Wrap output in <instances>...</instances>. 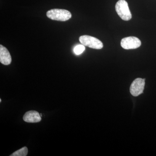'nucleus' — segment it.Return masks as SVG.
I'll list each match as a JSON object with an SVG mask.
<instances>
[{
    "mask_svg": "<svg viewBox=\"0 0 156 156\" xmlns=\"http://www.w3.org/2000/svg\"><path fill=\"white\" fill-rule=\"evenodd\" d=\"M23 121L28 123H37L41 122V118L38 112L30 111L25 113L23 117Z\"/></svg>",
    "mask_w": 156,
    "mask_h": 156,
    "instance_id": "6",
    "label": "nucleus"
},
{
    "mask_svg": "<svg viewBox=\"0 0 156 156\" xmlns=\"http://www.w3.org/2000/svg\"><path fill=\"white\" fill-rule=\"evenodd\" d=\"M1 101H2V99H0V102H1Z\"/></svg>",
    "mask_w": 156,
    "mask_h": 156,
    "instance_id": "10",
    "label": "nucleus"
},
{
    "mask_svg": "<svg viewBox=\"0 0 156 156\" xmlns=\"http://www.w3.org/2000/svg\"><path fill=\"white\" fill-rule=\"evenodd\" d=\"M47 16L53 20L65 21L71 18L72 14L69 11L65 9H53L47 12Z\"/></svg>",
    "mask_w": 156,
    "mask_h": 156,
    "instance_id": "1",
    "label": "nucleus"
},
{
    "mask_svg": "<svg viewBox=\"0 0 156 156\" xmlns=\"http://www.w3.org/2000/svg\"><path fill=\"white\" fill-rule=\"evenodd\" d=\"M79 41L84 46L92 49L99 50L103 47V44L100 40L90 36H82L79 38Z\"/></svg>",
    "mask_w": 156,
    "mask_h": 156,
    "instance_id": "3",
    "label": "nucleus"
},
{
    "mask_svg": "<svg viewBox=\"0 0 156 156\" xmlns=\"http://www.w3.org/2000/svg\"><path fill=\"white\" fill-rule=\"evenodd\" d=\"M28 153V149L26 147H24L14 152L10 155V156H26Z\"/></svg>",
    "mask_w": 156,
    "mask_h": 156,
    "instance_id": "8",
    "label": "nucleus"
},
{
    "mask_svg": "<svg viewBox=\"0 0 156 156\" xmlns=\"http://www.w3.org/2000/svg\"><path fill=\"white\" fill-rule=\"evenodd\" d=\"M115 10L119 16L123 20L128 21L132 18V15L125 0H119L115 5Z\"/></svg>",
    "mask_w": 156,
    "mask_h": 156,
    "instance_id": "2",
    "label": "nucleus"
},
{
    "mask_svg": "<svg viewBox=\"0 0 156 156\" xmlns=\"http://www.w3.org/2000/svg\"><path fill=\"white\" fill-rule=\"evenodd\" d=\"M85 50V46L83 45H79L76 46L74 49V51L76 55H80Z\"/></svg>",
    "mask_w": 156,
    "mask_h": 156,
    "instance_id": "9",
    "label": "nucleus"
},
{
    "mask_svg": "<svg viewBox=\"0 0 156 156\" xmlns=\"http://www.w3.org/2000/svg\"><path fill=\"white\" fill-rule=\"evenodd\" d=\"M12 58L8 49L2 45H0V62L5 65L11 64Z\"/></svg>",
    "mask_w": 156,
    "mask_h": 156,
    "instance_id": "7",
    "label": "nucleus"
},
{
    "mask_svg": "<svg viewBox=\"0 0 156 156\" xmlns=\"http://www.w3.org/2000/svg\"><path fill=\"white\" fill-rule=\"evenodd\" d=\"M122 48L126 50L135 49L139 48L141 45L139 39L135 37H129L122 39L121 42Z\"/></svg>",
    "mask_w": 156,
    "mask_h": 156,
    "instance_id": "4",
    "label": "nucleus"
},
{
    "mask_svg": "<svg viewBox=\"0 0 156 156\" xmlns=\"http://www.w3.org/2000/svg\"><path fill=\"white\" fill-rule=\"evenodd\" d=\"M145 86V79L137 78L131 84L130 87V92L131 95L137 96L143 92Z\"/></svg>",
    "mask_w": 156,
    "mask_h": 156,
    "instance_id": "5",
    "label": "nucleus"
}]
</instances>
